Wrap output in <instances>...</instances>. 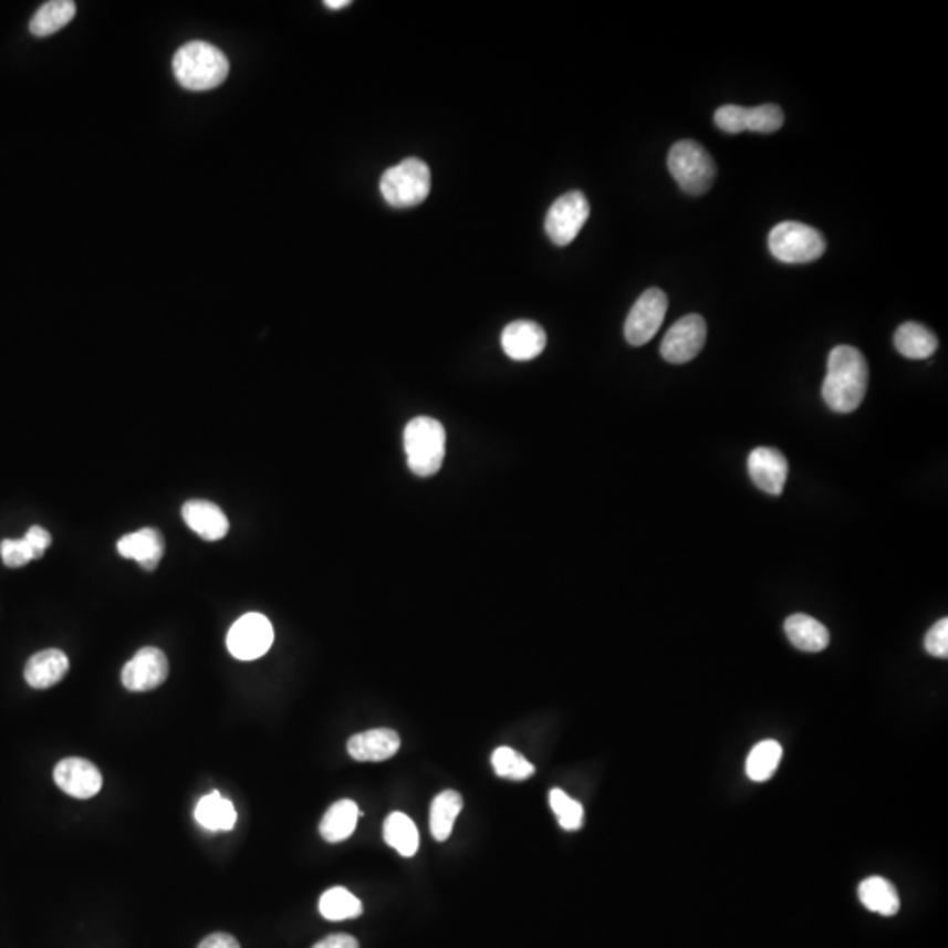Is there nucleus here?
<instances>
[{"mask_svg": "<svg viewBox=\"0 0 948 948\" xmlns=\"http://www.w3.org/2000/svg\"><path fill=\"white\" fill-rule=\"evenodd\" d=\"M869 383L866 358L854 346L840 345L830 353L822 383L825 405L836 413H852L863 405Z\"/></svg>", "mask_w": 948, "mask_h": 948, "instance_id": "f257e3e1", "label": "nucleus"}, {"mask_svg": "<svg viewBox=\"0 0 948 948\" xmlns=\"http://www.w3.org/2000/svg\"><path fill=\"white\" fill-rule=\"evenodd\" d=\"M229 59L226 53L206 41H191L176 52L173 71L184 88L191 92H208L217 88L229 76Z\"/></svg>", "mask_w": 948, "mask_h": 948, "instance_id": "f03ea898", "label": "nucleus"}, {"mask_svg": "<svg viewBox=\"0 0 948 948\" xmlns=\"http://www.w3.org/2000/svg\"><path fill=\"white\" fill-rule=\"evenodd\" d=\"M405 451L413 475L434 477L447 454V433L434 418H413L405 429Z\"/></svg>", "mask_w": 948, "mask_h": 948, "instance_id": "7ed1b4c3", "label": "nucleus"}, {"mask_svg": "<svg viewBox=\"0 0 948 948\" xmlns=\"http://www.w3.org/2000/svg\"><path fill=\"white\" fill-rule=\"evenodd\" d=\"M668 167L673 179L689 196H702L710 190L717 178V166L708 149L696 140H680L673 145L668 155Z\"/></svg>", "mask_w": 948, "mask_h": 948, "instance_id": "20e7f679", "label": "nucleus"}, {"mask_svg": "<svg viewBox=\"0 0 948 948\" xmlns=\"http://www.w3.org/2000/svg\"><path fill=\"white\" fill-rule=\"evenodd\" d=\"M379 191L392 208H413L427 199L430 191V169L420 158H405L383 173Z\"/></svg>", "mask_w": 948, "mask_h": 948, "instance_id": "39448f33", "label": "nucleus"}, {"mask_svg": "<svg viewBox=\"0 0 948 948\" xmlns=\"http://www.w3.org/2000/svg\"><path fill=\"white\" fill-rule=\"evenodd\" d=\"M771 256L785 264H809L825 253L824 236L800 221H782L770 232Z\"/></svg>", "mask_w": 948, "mask_h": 948, "instance_id": "423d86ee", "label": "nucleus"}, {"mask_svg": "<svg viewBox=\"0 0 948 948\" xmlns=\"http://www.w3.org/2000/svg\"><path fill=\"white\" fill-rule=\"evenodd\" d=\"M591 217V205L580 190H571L559 197L549 209L544 230L558 247H567L580 235Z\"/></svg>", "mask_w": 948, "mask_h": 948, "instance_id": "0eeeda50", "label": "nucleus"}, {"mask_svg": "<svg viewBox=\"0 0 948 948\" xmlns=\"http://www.w3.org/2000/svg\"><path fill=\"white\" fill-rule=\"evenodd\" d=\"M274 642L271 622L260 613H247L230 627L227 648L239 660H256L268 654Z\"/></svg>", "mask_w": 948, "mask_h": 948, "instance_id": "6e6552de", "label": "nucleus"}, {"mask_svg": "<svg viewBox=\"0 0 948 948\" xmlns=\"http://www.w3.org/2000/svg\"><path fill=\"white\" fill-rule=\"evenodd\" d=\"M668 311V295L660 289H648L636 301L625 320L624 334L633 346L647 345L663 325Z\"/></svg>", "mask_w": 948, "mask_h": 948, "instance_id": "1a4fd4ad", "label": "nucleus"}, {"mask_svg": "<svg viewBox=\"0 0 948 948\" xmlns=\"http://www.w3.org/2000/svg\"><path fill=\"white\" fill-rule=\"evenodd\" d=\"M706 343V322L702 316L687 315L673 325L663 343L660 355L671 364H685L698 357Z\"/></svg>", "mask_w": 948, "mask_h": 948, "instance_id": "9d476101", "label": "nucleus"}, {"mask_svg": "<svg viewBox=\"0 0 948 948\" xmlns=\"http://www.w3.org/2000/svg\"><path fill=\"white\" fill-rule=\"evenodd\" d=\"M169 675V660L160 648H140L133 659L125 664L122 684L133 692H148L157 689Z\"/></svg>", "mask_w": 948, "mask_h": 948, "instance_id": "9b49d317", "label": "nucleus"}, {"mask_svg": "<svg viewBox=\"0 0 948 948\" xmlns=\"http://www.w3.org/2000/svg\"><path fill=\"white\" fill-rule=\"evenodd\" d=\"M53 779L60 791L76 800H90L103 789V774L97 765L82 758H67L56 764Z\"/></svg>", "mask_w": 948, "mask_h": 948, "instance_id": "f8f14e48", "label": "nucleus"}, {"mask_svg": "<svg viewBox=\"0 0 948 948\" xmlns=\"http://www.w3.org/2000/svg\"><path fill=\"white\" fill-rule=\"evenodd\" d=\"M749 472L756 487L780 496L789 477V462L777 448L759 447L749 456Z\"/></svg>", "mask_w": 948, "mask_h": 948, "instance_id": "ddd939ff", "label": "nucleus"}, {"mask_svg": "<svg viewBox=\"0 0 948 948\" xmlns=\"http://www.w3.org/2000/svg\"><path fill=\"white\" fill-rule=\"evenodd\" d=\"M501 345L513 361H532L540 357L546 346V332L531 320H517L501 334Z\"/></svg>", "mask_w": 948, "mask_h": 948, "instance_id": "4468645a", "label": "nucleus"}, {"mask_svg": "<svg viewBox=\"0 0 948 948\" xmlns=\"http://www.w3.org/2000/svg\"><path fill=\"white\" fill-rule=\"evenodd\" d=\"M350 756L358 762H383L394 758L400 749V738L394 729H371L350 738Z\"/></svg>", "mask_w": 948, "mask_h": 948, "instance_id": "2eb2a0df", "label": "nucleus"}, {"mask_svg": "<svg viewBox=\"0 0 948 948\" xmlns=\"http://www.w3.org/2000/svg\"><path fill=\"white\" fill-rule=\"evenodd\" d=\"M116 549L122 558L134 559L143 570L154 571L163 561L166 543L157 529L145 528L119 538Z\"/></svg>", "mask_w": 948, "mask_h": 948, "instance_id": "dca6fc26", "label": "nucleus"}, {"mask_svg": "<svg viewBox=\"0 0 948 948\" xmlns=\"http://www.w3.org/2000/svg\"><path fill=\"white\" fill-rule=\"evenodd\" d=\"M181 515L188 528L202 540L218 541L226 538L229 532V519L215 502L191 499L185 502Z\"/></svg>", "mask_w": 948, "mask_h": 948, "instance_id": "f3484780", "label": "nucleus"}, {"mask_svg": "<svg viewBox=\"0 0 948 948\" xmlns=\"http://www.w3.org/2000/svg\"><path fill=\"white\" fill-rule=\"evenodd\" d=\"M67 671V655L56 648H48L30 657L25 666V680L32 689H50L64 680Z\"/></svg>", "mask_w": 948, "mask_h": 948, "instance_id": "a211bd4d", "label": "nucleus"}, {"mask_svg": "<svg viewBox=\"0 0 948 948\" xmlns=\"http://www.w3.org/2000/svg\"><path fill=\"white\" fill-rule=\"evenodd\" d=\"M785 634L798 650L816 654L830 647L831 636L827 627L804 613H795L786 618Z\"/></svg>", "mask_w": 948, "mask_h": 948, "instance_id": "6ab92c4d", "label": "nucleus"}, {"mask_svg": "<svg viewBox=\"0 0 948 948\" xmlns=\"http://www.w3.org/2000/svg\"><path fill=\"white\" fill-rule=\"evenodd\" d=\"M894 346L903 357L924 361L938 350V337L924 325L906 322L894 334Z\"/></svg>", "mask_w": 948, "mask_h": 948, "instance_id": "aec40b11", "label": "nucleus"}, {"mask_svg": "<svg viewBox=\"0 0 948 948\" xmlns=\"http://www.w3.org/2000/svg\"><path fill=\"white\" fill-rule=\"evenodd\" d=\"M358 815L361 812H358L355 801H337V803L332 804L320 822V834L329 843L345 842L357 827Z\"/></svg>", "mask_w": 948, "mask_h": 948, "instance_id": "412c9836", "label": "nucleus"}, {"mask_svg": "<svg viewBox=\"0 0 948 948\" xmlns=\"http://www.w3.org/2000/svg\"><path fill=\"white\" fill-rule=\"evenodd\" d=\"M860 899L867 910L884 917H893L902 908V899L896 887L882 876H869L861 882Z\"/></svg>", "mask_w": 948, "mask_h": 948, "instance_id": "4be33fe9", "label": "nucleus"}, {"mask_svg": "<svg viewBox=\"0 0 948 948\" xmlns=\"http://www.w3.org/2000/svg\"><path fill=\"white\" fill-rule=\"evenodd\" d=\"M383 838L392 848H396L403 857H413L420 846V833L417 825L406 813L394 812L385 819Z\"/></svg>", "mask_w": 948, "mask_h": 948, "instance_id": "5701e85b", "label": "nucleus"}, {"mask_svg": "<svg viewBox=\"0 0 948 948\" xmlns=\"http://www.w3.org/2000/svg\"><path fill=\"white\" fill-rule=\"evenodd\" d=\"M196 819L206 830L230 831L238 821V813H236L232 801L221 798L220 792L215 791L199 801Z\"/></svg>", "mask_w": 948, "mask_h": 948, "instance_id": "b1692460", "label": "nucleus"}, {"mask_svg": "<svg viewBox=\"0 0 948 948\" xmlns=\"http://www.w3.org/2000/svg\"><path fill=\"white\" fill-rule=\"evenodd\" d=\"M462 806V795L457 791H445L434 798L430 804V833L434 838L438 842H447L450 838Z\"/></svg>", "mask_w": 948, "mask_h": 948, "instance_id": "393cba45", "label": "nucleus"}, {"mask_svg": "<svg viewBox=\"0 0 948 948\" xmlns=\"http://www.w3.org/2000/svg\"><path fill=\"white\" fill-rule=\"evenodd\" d=\"M76 14L73 0H52L39 8L38 13L30 20V32L38 38H48L64 29Z\"/></svg>", "mask_w": 948, "mask_h": 948, "instance_id": "a878e982", "label": "nucleus"}, {"mask_svg": "<svg viewBox=\"0 0 948 948\" xmlns=\"http://www.w3.org/2000/svg\"><path fill=\"white\" fill-rule=\"evenodd\" d=\"M783 750L779 741L765 740L753 747L747 759V774L752 782H768L782 761Z\"/></svg>", "mask_w": 948, "mask_h": 948, "instance_id": "bb28decb", "label": "nucleus"}, {"mask_svg": "<svg viewBox=\"0 0 948 948\" xmlns=\"http://www.w3.org/2000/svg\"><path fill=\"white\" fill-rule=\"evenodd\" d=\"M320 914L327 920H348L361 917L364 906L361 899L353 896L345 887H334L320 897Z\"/></svg>", "mask_w": 948, "mask_h": 948, "instance_id": "cd10ccee", "label": "nucleus"}, {"mask_svg": "<svg viewBox=\"0 0 948 948\" xmlns=\"http://www.w3.org/2000/svg\"><path fill=\"white\" fill-rule=\"evenodd\" d=\"M492 765L498 777L513 780V782H523L534 774V765L523 758L522 753L510 747H499L492 753Z\"/></svg>", "mask_w": 948, "mask_h": 948, "instance_id": "c85d7f7f", "label": "nucleus"}, {"mask_svg": "<svg viewBox=\"0 0 948 948\" xmlns=\"http://www.w3.org/2000/svg\"><path fill=\"white\" fill-rule=\"evenodd\" d=\"M783 111L777 104H762L744 111V131L759 134H771L780 131L783 125Z\"/></svg>", "mask_w": 948, "mask_h": 948, "instance_id": "c756f323", "label": "nucleus"}, {"mask_svg": "<svg viewBox=\"0 0 948 948\" xmlns=\"http://www.w3.org/2000/svg\"><path fill=\"white\" fill-rule=\"evenodd\" d=\"M550 806L558 816L562 830L579 831L583 824V806L561 789L550 791Z\"/></svg>", "mask_w": 948, "mask_h": 948, "instance_id": "7c9ffc66", "label": "nucleus"}, {"mask_svg": "<svg viewBox=\"0 0 948 948\" xmlns=\"http://www.w3.org/2000/svg\"><path fill=\"white\" fill-rule=\"evenodd\" d=\"M744 111L747 107L726 104L715 111V125L728 134L744 133Z\"/></svg>", "mask_w": 948, "mask_h": 948, "instance_id": "2f4dec72", "label": "nucleus"}, {"mask_svg": "<svg viewBox=\"0 0 948 948\" xmlns=\"http://www.w3.org/2000/svg\"><path fill=\"white\" fill-rule=\"evenodd\" d=\"M0 555H2V562H4L6 566L13 567V570L23 567L30 561H34L25 540L2 541L0 543Z\"/></svg>", "mask_w": 948, "mask_h": 948, "instance_id": "473e14b6", "label": "nucleus"}, {"mask_svg": "<svg viewBox=\"0 0 948 948\" xmlns=\"http://www.w3.org/2000/svg\"><path fill=\"white\" fill-rule=\"evenodd\" d=\"M924 648L927 654L938 659H947L948 657V618H941L936 622L931 629L927 631L924 638Z\"/></svg>", "mask_w": 948, "mask_h": 948, "instance_id": "72a5a7b5", "label": "nucleus"}, {"mask_svg": "<svg viewBox=\"0 0 948 948\" xmlns=\"http://www.w3.org/2000/svg\"><path fill=\"white\" fill-rule=\"evenodd\" d=\"M23 540L29 544L30 552H32L34 561L35 559L43 558L44 552L52 546V534H50L46 529L39 528V525L30 528Z\"/></svg>", "mask_w": 948, "mask_h": 948, "instance_id": "f704fd0d", "label": "nucleus"}, {"mask_svg": "<svg viewBox=\"0 0 948 948\" xmlns=\"http://www.w3.org/2000/svg\"><path fill=\"white\" fill-rule=\"evenodd\" d=\"M197 948H241V947H239L238 940H236L235 936L227 935V933H215V935L208 936V938H205V940L200 941V945Z\"/></svg>", "mask_w": 948, "mask_h": 948, "instance_id": "c9c22d12", "label": "nucleus"}, {"mask_svg": "<svg viewBox=\"0 0 948 948\" xmlns=\"http://www.w3.org/2000/svg\"><path fill=\"white\" fill-rule=\"evenodd\" d=\"M313 948H361L358 941L350 935H331L319 941Z\"/></svg>", "mask_w": 948, "mask_h": 948, "instance_id": "e433bc0d", "label": "nucleus"}, {"mask_svg": "<svg viewBox=\"0 0 948 948\" xmlns=\"http://www.w3.org/2000/svg\"><path fill=\"white\" fill-rule=\"evenodd\" d=\"M352 4L350 0H325L324 6L329 9H343Z\"/></svg>", "mask_w": 948, "mask_h": 948, "instance_id": "4c0bfd02", "label": "nucleus"}]
</instances>
